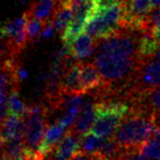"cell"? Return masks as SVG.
I'll list each match as a JSON object with an SVG mask.
<instances>
[{"instance_id": "obj_1", "label": "cell", "mask_w": 160, "mask_h": 160, "mask_svg": "<svg viewBox=\"0 0 160 160\" xmlns=\"http://www.w3.org/2000/svg\"><path fill=\"white\" fill-rule=\"evenodd\" d=\"M139 35L140 32L122 28L98 42L94 63L104 82V86L100 89L103 95H108L116 86L124 90L126 86L131 85L143 63L138 56Z\"/></svg>"}, {"instance_id": "obj_2", "label": "cell", "mask_w": 160, "mask_h": 160, "mask_svg": "<svg viewBox=\"0 0 160 160\" xmlns=\"http://www.w3.org/2000/svg\"><path fill=\"white\" fill-rule=\"evenodd\" d=\"M157 118L150 112L132 109L122 120L113 138L122 149H140L157 127Z\"/></svg>"}, {"instance_id": "obj_25", "label": "cell", "mask_w": 160, "mask_h": 160, "mask_svg": "<svg viewBox=\"0 0 160 160\" xmlns=\"http://www.w3.org/2000/svg\"><path fill=\"white\" fill-rule=\"evenodd\" d=\"M155 58H156V59H158V60H160V48H159V50H158V52H157V54H156V56H155Z\"/></svg>"}, {"instance_id": "obj_24", "label": "cell", "mask_w": 160, "mask_h": 160, "mask_svg": "<svg viewBox=\"0 0 160 160\" xmlns=\"http://www.w3.org/2000/svg\"><path fill=\"white\" fill-rule=\"evenodd\" d=\"M152 7L154 8H160V0H150Z\"/></svg>"}, {"instance_id": "obj_11", "label": "cell", "mask_w": 160, "mask_h": 160, "mask_svg": "<svg viewBox=\"0 0 160 160\" xmlns=\"http://www.w3.org/2000/svg\"><path fill=\"white\" fill-rule=\"evenodd\" d=\"M2 134L7 141L19 140L25 141L27 131V119L22 116H15L8 114L1 124Z\"/></svg>"}, {"instance_id": "obj_8", "label": "cell", "mask_w": 160, "mask_h": 160, "mask_svg": "<svg viewBox=\"0 0 160 160\" xmlns=\"http://www.w3.org/2000/svg\"><path fill=\"white\" fill-rule=\"evenodd\" d=\"M61 93L65 96L84 95L81 86V61L72 64L63 73L61 79Z\"/></svg>"}, {"instance_id": "obj_22", "label": "cell", "mask_w": 160, "mask_h": 160, "mask_svg": "<svg viewBox=\"0 0 160 160\" xmlns=\"http://www.w3.org/2000/svg\"><path fill=\"white\" fill-rule=\"evenodd\" d=\"M54 31H55V26H54L53 19H51V21H49L48 22L45 24L40 36H39V40H44V39H48L50 37H52Z\"/></svg>"}, {"instance_id": "obj_13", "label": "cell", "mask_w": 160, "mask_h": 160, "mask_svg": "<svg viewBox=\"0 0 160 160\" xmlns=\"http://www.w3.org/2000/svg\"><path fill=\"white\" fill-rule=\"evenodd\" d=\"M56 7V0H39L26 11V13L29 14L30 17L40 19L44 24H46L53 19Z\"/></svg>"}, {"instance_id": "obj_23", "label": "cell", "mask_w": 160, "mask_h": 160, "mask_svg": "<svg viewBox=\"0 0 160 160\" xmlns=\"http://www.w3.org/2000/svg\"><path fill=\"white\" fill-rule=\"evenodd\" d=\"M5 143H6V140L4 138V136L2 134V128H1V124H0V154H2L3 149L5 147Z\"/></svg>"}, {"instance_id": "obj_3", "label": "cell", "mask_w": 160, "mask_h": 160, "mask_svg": "<svg viewBox=\"0 0 160 160\" xmlns=\"http://www.w3.org/2000/svg\"><path fill=\"white\" fill-rule=\"evenodd\" d=\"M96 120L91 132L102 138H111L122 120L131 112L128 102L118 99H103L95 102Z\"/></svg>"}, {"instance_id": "obj_21", "label": "cell", "mask_w": 160, "mask_h": 160, "mask_svg": "<svg viewBox=\"0 0 160 160\" xmlns=\"http://www.w3.org/2000/svg\"><path fill=\"white\" fill-rule=\"evenodd\" d=\"M116 160H147V157L141 153L140 149H122Z\"/></svg>"}, {"instance_id": "obj_16", "label": "cell", "mask_w": 160, "mask_h": 160, "mask_svg": "<svg viewBox=\"0 0 160 160\" xmlns=\"http://www.w3.org/2000/svg\"><path fill=\"white\" fill-rule=\"evenodd\" d=\"M29 111V106L21 99L18 90H12L10 92L7 102V113L10 115L26 118Z\"/></svg>"}, {"instance_id": "obj_20", "label": "cell", "mask_w": 160, "mask_h": 160, "mask_svg": "<svg viewBox=\"0 0 160 160\" xmlns=\"http://www.w3.org/2000/svg\"><path fill=\"white\" fill-rule=\"evenodd\" d=\"M3 154L12 156L17 158L25 157V143L19 140H10L5 143V147L3 149Z\"/></svg>"}, {"instance_id": "obj_10", "label": "cell", "mask_w": 160, "mask_h": 160, "mask_svg": "<svg viewBox=\"0 0 160 160\" xmlns=\"http://www.w3.org/2000/svg\"><path fill=\"white\" fill-rule=\"evenodd\" d=\"M81 86L84 94L100 90L104 86V82L95 63L81 62Z\"/></svg>"}, {"instance_id": "obj_9", "label": "cell", "mask_w": 160, "mask_h": 160, "mask_svg": "<svg viewBox=\"0 0 160 160\" xmlns=\"http://www.w3.org/2000/svg\"><path fill=\"white\" fill-rule=\"evenodd\" d=\"M96 120V108L95 102H92L90 100L84 101L83 107L80 112L79 116L76 120V122L71 128L81 138L88 132H91L94 122Z\"/></svg>"}, {"instance_id": "obj_6", "label": "cell", "mask_w": 160, "mask_h": 160, "mask_svg": "<svg viewBox=\"0 0 160 160\" xmlns=\"http://www.w3.org/2000/svg\"><path fill=\"white\" fill-rule=\"evenodd\" d=\"M81 151V137L78 136L72 128L64 134L63 138L52 152L49 160H71Z\"/></svg>"}, {"instance_id": "obj_7", "label": "cell", "mask_w": 160, "mask_h": 160, "mask_svg": "<svg viewBox=\"0 0 160 160\" xmlns=\"http://www.w3.org/2000/svg\"><path fill=\"white\" fill-rule=\"evenodd\" d=\"M96 39L88 33L79 35L68 44H65L68 53L72 58L78 60H83L90 57L95 50Z\"/></svg>"}, {"instance_id": "obj_17", "label": "cell", "mask_w": 160, "mask_h": 160, "mask_svg": "<svg viewBox=\"0 0 160 160\" xmlns=\"http://www.w3.org/2000/svg\"><path fill=\"white\" fill-rule=\"evenodd\" d=\"M26 22H27V18L24 14L22 18H15L12 22H9L7 24L3 25L0 28L1 36L7 39H13L14 37H17L18 35H19L26 30Z\"/></svg>"}, {"instance_id": "obj_5", "label": "cell", "mask_w": 160, "mask_h": 160, "mask_svg": "<svg viewBox=\"0 0 160 160\" xmlns=\"http://www.w3.org/2000/svg\"><path fill=\"white\" fill-rule=\"evenodd\" d=\"M65 130L66 128H64L57 122L52 126L48 127L33 160H45L48 155L55 150L61 139L63 138Z\"/></svg>"}, {"instance_id": "obj_15", "label": "cell", "mask_w": 160, "mask_h": 160, "mask_svg": "<svg viewBox=\"0 0 160 160\" xmlns=\"http://www.w3.org/2000/svg\"><path fill=\"white\" fill-rule=\"evenodd\" d=\"M106 138L98 137L91 132L81 138V151L90 155H96L102 148Z\"/></svg>"}, {"instance_id": "obj_4", "label": "cell", "mask_w": 160, "mask_h": 160, "mask_svg": "<svg viewBox=\"0 0 160 160\" xmlns=\"http://www.w3.org/2000/svg\"><path fill=\"white\" fill-rule=\"evenodd\" d=\"M49 108L41 104L29 106L25 136V160H33L47 130V118Z\"/></svg>"}, {"instance_id": "obj_18", "label": "cell", "mask_w": 160, "mask_h": 160, "mask_svg": "<svg viewBox=\"0 0 160 160\" xmlns=\"http://www.w3.org/2000/svg\"><path fill=\"white\" fill-rule=\"evenodd\" d=\"M24 14L27 18L26 32H27V36H28L29 43L36 42L37 40H39V36H40L45 24L42 21H40V19L30 17V15L27 14L26 12Z\"/></svg>"}, {"instance_id": "obj_14", "label": "cell", "mask_w": 160, "mask_h": 160, "mask_svg": "<svg viewBox=\"0 0 160 160\" xmlns=\"http://www.w3.org/2000/svg\"><path fill=\"white\" fill-rule=\"evenodd\" d=\"M72 17H73V8L72 6L61 4V3L57 2V7L53 18V22H54V26H55V30L58 34L60 35L63 34L64 30L68 26L69 22L72 21Z\"/></svg>"}, {"instance_id": "obj_26", "label": "cell", "mask_w": 160, "mask_h": 160, "mask_svg": "<svg viewBox=\"0 0 160 160\" xmlns=\"http://www.w3.org/2000/svg\"><path fill=\"white\" fill-rule=\"evenodd\" d=\"M26 1H28V0H22V3H25Z\"/></svg>"}, {"instance_id": "obj_19", "label": "cell", "mask_w": 160, "mask_h": 160, "mask_svg": "<svg viewBox=\"0 0 160 160\" xmlns=\"http://www.w3.org/2000/svg\"><path fill=\"white\" fill-rule=\"evenodd\" d=\"M141 153L150 160H160V142L149 139L140 148Z\"/></svg>"}, {"instance_id": "obj_12", "label": "cell", "mask_w": 160, "mask_h": 160, "mask_svg": "<svg viewBox=\"0 0 160 160\" xmlns=\"http://www.w3.org/2000/svg\"><path fill=\"white\" fill-rule=\"evenodd\" d=\"M84 104L83 95H72L66 96L63 107L64 111L62 116L57 120L64 128H68L76 122Z\"/></svg>"}]
</instances>
